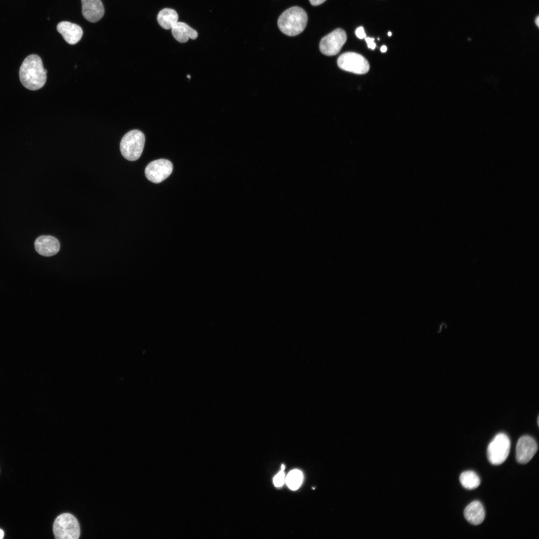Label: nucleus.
<instances>
[{
    "label": "nucleus",
    "instance_id": "1",
    "mask_svg": "<svg viewBox=\"0 0 539 539\" xmlns=\"http://www.w3.org/2000/svg\"><path fill=\"white\" fill-rule=\"evenodd\" d=\"M47 70L44 68L41 58L36 54L27 56L19 69L21 83L27 89L36 90L42 88L46 81Z\"/></svg>",
    "mask_w": 539,
    "mask_h": 539
},
{
    "label": "nucleus",
    "instance_id": "2",
    "mask_svg": "<svg viewBox=\"0 0 539 539\" xmlns=\"http://www.w3.org/2000/svg\"><path fill=\"white\" fill-rule=\"evenodd\" d=\"M307 15L300 7L295 6L284 11L279 16L277 25L280 30L288 36H295L304 29Z\"/></svg>",
    "mask_w": 539,
    "mask_h": 539
},
{
    "label": "nucleus",
    "instance_id": "3",
    "mask_svg": "<svg viewBox=\"0 0 539 539\" xmlns=\"http://www.w3.org/2000/svg\"><path fill=\"white\" fill-rule=\"evenodd\" d=\"M145 141V136L140 130L134 129L128 132L120 142L121 154L129 161L138 159L142 153Z\"/></svg>",
    "mask_w": 539,
    "mask_h": 539
},
{
    "label": "nucleus",
    "instance_id": "4",
    "mask_svg": "<svg viewBox=\"0 0 539 539\" xmlns=\"http://www.w3.org/2000/svg\"><path fill=\"white\" fill-rule=\"evenodd\" d=\"M53 532L56 539H78L80 536L78 521L73 515L63 513L55 520Z\"/></svg>",
    "mask_w": 539,
    "mask_h": 539
},
{
    "label": "nucleus",
    "instance_id": "5",
    "mask_svg": "<svg viewBox=\"0 0 539 539\" xmlns=\"http://www.w3.org/2000/svg\"><path fill=\"white\" fill-rule=\"evenodd\" d=\"M511 447L509 437L504 433L496 435L490 443L487 448V457L493 465H499L503 463L508 458Z\"/></svg>",
    "mask_w": 539,
    "mask_h": 539
},
{
    "label": "nucleus",
    "instance_id": "6",
    "mask_svg": "<svg viewBox=\"0 0 539 539\" xmlns=\"http://www.w3.org/2000/svg\"><path fill=\"white\" fill-rule=\"evenodd\" d=\"M338 67L345 71L357 74L366 73L369 69L368 61L361 55L346 52L340 55L337 59Z\"/></svg>",
    "mask_w": 539,
    "mask_h": 539
},
{
    "label": "nucleus",
    "instance_id": "7",
    "mask_svg": "<svg viewBox=\"0 0 539 539\" xmlns=\"http://www.w3.org/2000/svg\"><path fill=\"white\" fill-rule=\"evenodd\" d=\"M346 39L347 35L345 31L341 28H337L321 39L319 49L324 55H336L339 53Z\"/></svg>",
    "mask_w": 539,
    "mask_h": 539
},
{
    "label": "nucleus",
    "instance_id": "8",
    "mask_svg": "<svg viewBox=\"0 0 539 539\" xmlns=\"http://www.w3.org/2000/svg\"><path fill=\"white\" fill-rule=\"evenodd\" d=\"M173 165L168 160L160 159L149 163L145 169V174L148 180L159 183L167 178L172 173Z\"/></svg>",
    "mask_w": 539,
    "mask_h": 539
},
{
    "label": "nucleus",
    "instance_id": "9",
    "mask_svg": "<svg viewBox=\"0 0 539 539\" xmlns=\"http://www.w3.org/2000/svg\"><path fill=\"white\" fill-rule=\"evenodd\" d=\"M538 450V445L532 437L525 435L518 441L516 446V460L520 464L528 463Z\"/></svg>",
    "mask_w": 539,
    "mask_h": 539
},
{
    "label": "nucleus",
    "instance_id": "10",
    "mask_svg": "<svg viewBox=\"0 0 539 539\" xmlns=\"http://www.w3.org/2000/svg\"><path fill=\"white\" fill-rule=\"evenodd\" d=\"M36 251L44 257H51L58 253L60 249L58 240L51 236H41L34 242Z\"/></svg>",
    "mask_w": 539,
    "mask_h": 539
},
{
    "label": "nucleus",
    "instance_id": "11",
    "mask_svg": "<svg viewBox=\"0 0 539 539\" xmlns=\"http://www.w3.org/2000/svg\"><path fill=\"white\" fill-rule=\"evenodd\" d=\"M56 29L64 39L70 44L77 43L81 38L83 30L77 24L63 21L58 23Z\"/></svg>",
    "mask_w": 539,
    "mask_h": 539
},
{
    "label": "nucleus",
    "instance_id": "12",
    "mask_svg": "<svg viewBox=\"0 0 539 539\" xmlns=\"http://www.w3.org/2000/svg\"><path fill=\"white\" fill-rule=\"evenodd\" d=\"M82 13L88 21L96 22L103 16L104 8L100 0H81Z\"/></svg>",
    "mask_w": 539,
    "mask_h": 539
},
{
    "label": "nucleus",
    "instance_id": "13",
    "mask_svg": "<svg viewBox=\"0 0 539 539\" xmlns=\"http://www.w3.org/2000/svg\"><path fill=\"white\" fill-rule=\"evenodd\" d=\"M464 515L466 520L473 525H479L484 520L485 512L482 504L475 501L469 504L465 508Z\"/></svg>",
    "mask_w": 539,
    "mask_h": 539
},
{
    "label": "nucleus",
    "instance_id": "14",
    "mask_svg": "<svg viewBox=\"0 0 539 539\" xmlns=\"http://www.w3.org/2000/svg\"><path fill=\"white\" fill-rule=\"evenodd\" d=\"M171 29L174 37L181 43L186 42L189 38L195 39L198 37L197 31L183 22L177 21Z\"/></svg>",
    "mask_w": 539,
    "mask_h": 539
},
{
    "label": "nucleus",
    "instance_id": "15",
    "mask_svg": "<svg viewBox=\"0 0 539 539\" xmlns=\"http://www.w3.org/2000/svg\"><path fill=\"white\" fill-rule=\"evenodd\" d=\"M178 15L176 10L169 8L161 10L157 15V21L164 29H169L178 21Z\"/></svg>",
    "mask_w": 539,
    "mask_h": 539
},
{
    "label": "nucleus",
    "instance_id": "16",
    "mask_svg": "<svg viewBox=\"0 0 539 539\" xmlns=\"http://www.w3.org/2000/svg\"><path fill=\"white\" fill-rule=\"evenodd\" d=\"M460 481L462 486L468 490L475 489L480 485L479 477L472 471L463 472L460 476Z\"/></svg>",
    "mask_w": 539,
    "mask_h": 539
},
{
    "label": "nucleus",
    "instance_id": "17",
    "mask_svg": "<svg viewBox=\"0 0 539 539\" xmlns=\"http://www.w3.org/2000/svg\"><path fill=\"white\" fill-rule=\"evenodd\" d=\"M302 473L297 469L290 471L285 479V482L287 486L293 491L296 490L299 488L302 484Z\"/></svg>",
    "mask_w": 539,
    "mask_h": 539
},
{
    "label": "nucleus",
    "instance_id": "18",
    "mask_svg": "<svg viewBox=\"0 0 539 539\" xmlns=\"http://www.w3.org/2000/svg\"><path fill=\"white\" fill-rule=\"evenodd\" d=\"M273 482L276 487H281L285 482L284 473L283 471L279 472L274 477Z\"/></svg>",
    "mask_w": 539,
    "mask_h": 539
},
{
    "label": "nucleus",
    "instance_id": "19",
    "mask_svg": "<svg viewBox=\"0 0 539 539\" xmlns=\"http://www.w3.org/2000/svg\"><path fill=\"white\" fill-rule=\"evenodd\" d=\"M355 34L357 37L360 39H363L366 37V34L364 28L362 26H360L356 29Z\"/></svg>",
    "mask_w": 539,
    "mask_h": 539
},
{
    "label": "nucleus",
    "instance_id": "20",
    "mask_svg": "<svg viewBox=\"0 0 539 539\" xmlns=\"http://www.w3.org/2000/svg\"><path fill=\"white\" fill-rule=\"evenodd\" d=\"M365 41H366V43L367 44V46H368V48H370L371 49H374L375 48L376 44L374 42V39L373 38H371V37H366L365 38Z\"/></svg>",
    "mask_w": 539,
    "mask_h": 539
},
{
    "label": "nucleus",
    "instance_id": "21",
    "mask_svg": "<svg viewBox=\"0 0 539 539\" xmlns=\"http://www.w3.org/2000/svg\"><path fill=\"white\" fill-rule=\"evenodd\" d=\"M311 5L317 6L323 3L326 0H309Z\"/></svg>",
    "mask_w": 539,
    "mask_h": 539
},
{
    "label": "nucleus",
    "instance_id": "22",
    "mask_svg": "<svg viewBox=\"0 0 539 539\" xmlns=\"http://www.w3.org/2000/svg\"><path fill=\"white\" fill-rule=\"evenodd\" d=\"M387 48L385 45H383L380 48V50L382 52H385L387 51Z\"/></svg>",
    "mask_w": 539,
    "mask_h": 539
},
{
    "label": "nucleus",
    "instance_id": "23",
    "mask_svg": "<svg viewBox=\"0 0 539 539\" xmlns=\"http://www.w3.org/2000/svg\"><path fill=\"white\" fill-rule=\"evenodd\" d=\"M4 533L2 530L0 529V539H2L3 537Z\"/></svg>",
    "mask_w": 539,
    "mask_h": 539
},
{
    "label": "nucleus",
    "instance_id": "24",
    "mask_svg": "<svg viewBox=\"0 0 539 539\" xmlns=\"http://www.w3.org/2000/svg\"><path fill=\"white\" fill-rule=\"evenodd\" d=\"M535 23L537 25V26H539V17L538 16H537V17L536 19Z\"/></svg>",
    "mask_w": 539,
    "mask_h": 539
},
{
    "label": "nucleus",
    "instance_id": "25",
    "mask_svg": "<svg viewBox=\"0 0 539 539\" xmlns=\"http://www.w3.org/2000/svg\"><path fill=\"white\" fill-rule=\"evenodd\" d=\"M284 468H285V466H284V465L283 464H282L281 465V471H284Z\"/></svg>",
    "mask_w": 539,
    "mask_h": 539
},
{
    "label": "nucleus",
    "instance_id": "26",
    "mask_svg": "<svg viewBox=\"0 0 539 539\" xmlns=\"http://www.w3.org/2000/svg\"><path fill=\"white\" fill-rule=\"evenodd\" d=\"M388 36H391V35H392V33H391V32H390V31H389V32H388Z\"/></svg>",
    "mask_w": 539,
    "mask_h": 539
},
{
    "label": "nucleus",
    "instance_id": "27",
    "mask_svg": "<svg viewBox=\"0 0 539 539\" xmlns=\"http://www.w3.org/2000/svg\"><path fill=\"white\" fill-rule=\"evenodd\" d=\"M187 77H188V78H190V75H187Z\"/></svg>",
    "mask_w": 539,
    "mask_h": 539
}]
</instances>
